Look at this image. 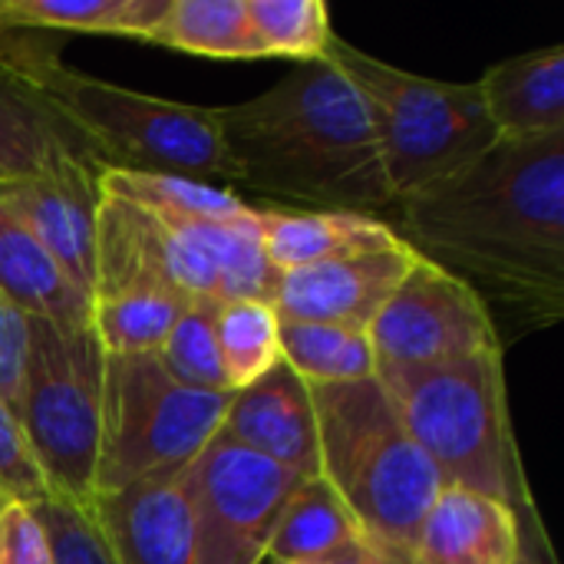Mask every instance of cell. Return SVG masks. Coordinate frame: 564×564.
Here are the masks:
<instances>
[{
	"instance_id": "1",
	"label": "cell",
	"mask_w": 564,
	"mask_h": 564,
	"mask_svg": "<svg viewBox=\"0 0 564 564\" xmlns=\"http://www.w3.org/2000/svg\"><path fill=\"white\" fill-rule=\"evenodd\" d=\"M403 241L466 281L489 317L542 330L564 314V132L499 139L400 202Z\"/></svg>"
},
{
	"instance_id": "2",
	"label": "cell",
	"mask_w": 564,
	"mask_h": 564,
	"mask_svg": "<svg viewBox=\"0 0 564 564\" xmlns=\"http://www.w3.org/2000/svg\"><path fill=\"white\" fill-rule=\"evenodd\" d=\"M215 112L235 185L307 212L373 218L397 205L367 99L327 56L297 63L261 96Z\"/></svg>"
},
{
	"instance_id": "3",
	"label": "cell",
	"mask_w": 564,
	"mask_h": 564,
	"mask_svg": "<svg viewBox=\"0 0 564 564\" xmlns=\"http://www.w3.org/2000/svg\"><path fill=\"white\" fill-rule=\"evenodd\" d=\"M311 397L321 479L370 545L413 555L416 532L443 489L436 466L413 443L377 377L311 387Z\"/></svg>"
},
{
	"instance_id": "4",
	"label": "cell",
	"mask_w": 564,
	"mask_h": 564,
	"mask_svg": "<svg viewBox=\"0 0 564 564\" xmlns=\"http://www.w3.org/2000/svg\"><path fill=\"white\" fill-rule=\"evenodd\" d=\"M373 377L443 486L469 489L512 509L532 502L509 413L502 350L433 367L377 370Z\"/></svg>"
},
{
	"instance_id": "5",
	"label": "cell",
	"mask_w": 564,
	"mask_h": 564,
	"mask_svg": "<svg viewBox=\"0 0 564 564\" xmlns=\"http://www.w3.org/2000/svg\"><path fill=\"white\" fill-rule=\"evenodd\" d=\"M278 274L264 258L258 208L235 225L172 221L122 198L99 195L93 294L152 288L185 304L274 297Z\"/></svg>"
},
{
	"instance_id": "6",
	"label": "cell",
	"mask_w": 564,
	"mask_h": 564,
	"mask_svg": "<svg viewBox=\"0 0 564 564\" xmlns=\"http://www.w3.org/2000/svg\"><path fill=\"white\" fill-rule=\"evenodd\" d=\"M324 56L367 99L393 202L453 175L499 142L479 83H443L397 69L337 33Z\"/></svg>"
},
{
	"instance_id": "7",
	"label": "cell",
	"mask_w": 564,
	"mask_h": 564,
	"mask_svg": "<svg viewBox=\"0 0 564 564\" xmlns=\"http://www.w3.org/2000/svg\"><path fill=\"white\" fill-rule=\"evenodd\" d=\"M228 403L231 393L178 383L159 354H106L93 496L182 476L218 436Z\"/></svg>"
},
{
	"instance_id": "8",
	"label": "cell",
	"mask_w": 564,
	"mask_h": 564,
	"mask_svg": "<svg viewBox=\"0 0 564 564\" xmlns=\"http://www.w3.org/2000/svg\"><path fill=\"white\" fill-rule=\"evenodd\" d=\"M102 367L106 350L89 324L59 327L30 317L17 416L53 499H93Z\"/></svg>"
},
{
	"instance_id": "9",
	"label": "cell",
	"mask_w": 564,
	"mask_h": 564,
	"mask_svg": "<svg viewBox=\"0 0 564 564\" xmlns=\"http://www.w3.org/2000/svg\"><path fill=\"white\" fill-rule=\"evenodd\" d=\"M178 482L192 512L195 564H261L281 512L304 479L215 436Z\"/></svg>"
},
{
	"instance_id": "10",
	"label": "cell",
	"mask_w": 564,
	"mask_h": 564,
	"mask_svg": "<svg viewBox=\"0 0 564 564\" xmlns=\"http://www.w3.org/2000/svg\"><path fill=\"white\" fill-rule=\"evenodd\" d=\"M367 340L373 350V373L506 350L479 294L426 258H416L410 274L387 297L367 327Z\"/></svg>"
},
{
	"instance_id": "11",
	"label": "cell",
	"mask_w": 564,
	"mask_h": 564,
	"mask_svg": "<svg viewBox=\"0 0 564 564\" xmlns=\"http://www.w3.org/2000/svg\"><path fill=\"white\" fill-rule=\"evenodd\" d=\"M99 172L93 159H63L33 178L0 185V205L50 251L86 301L96 274Z\"/></svg>"
},
{
	"instance_id": "12",
	"label": "cell",
	"mask_w": 564,
	"mask_h": 564,
	"mask_svg": "<svg viewBox=\"0 0 564 564\" xmlns=\"http://www.w3.org/2000/svg\"><path fill=\"white\" fill-rule=\"evenodd\" d=\"M416 251L406 241L390 248L347 254L337 261H321L278 274L271 307L281 321L337 324L350 330H367L380 314L387 297L416 264Z\"/></svg>"
},
{
	"instance_id": "13",
	"label": "cell",
	"mask_w": 564,
	"mask_h": 564,
	"mask_svg": "<svg viewBox=\"0 0 564 564\" xmlns=\"http://www.w3.org/2000/svg\"><path fill=\"white\" fill-rule=\"evenodd\" d=\"M218 436L291 469L301 479L321 476L314 397L284 360L261 380L231 393Z\"/></svg>"
},
{
	"instance_id": "14",
	"label": "cell",
	"mask_w": 564,
	"mask_h": 564,
	"mask_svg": "<svg viewBox=\"0 0 564 564\" xmlns=\"http://www.w3.org/2000/svg\"><path fill=\"white\" fill-rule=\"evenodd\" d=\"M89 509L116 564H195L192 512L178 476L93 496Z\"/></svg>"
},
{
	"instance_id": "15",
	"label": "cell",
	"mask_w": 564,
	"mask_h": 564,
	"mask_svg": "<svg viewBox=\"0 0 564 564\" xmlns=\"http://www.w3.org/2000/svg\"><path fill=\"white\" fill-rule=\"evenodd\" d=\"M519 552V509L469 489L443 486L416 532L413 564H516Z\"/></svg>"
},
{
	"instance_id": "16",
	"label": "cell",
	"mask_w": 564,
	"mask_h": 564,
	"mask_svg": "<svg viewBox=\"0 0 564 564\" xmlns=\"http://www.w3.org/2000/svg\"><path fill=\"white\" fill-rule=\"evenodd\" d=\"M261 248L274 274L364 254L403 241L387 221L354 212H294V208H258Z\"/></svg>"
},
{
	"instance_id": "17",
	"label": "cell",
	"mask_w": 564,
	"mask_h": 564,
	"mask_svg": "<svg viewBox=\"0 0 564 564\" xmlns=\"http://www.w3.org/2000/svg\"><path fill=\"white\" fill-rule=\"evenodd\" d=\"M476 83L499 139L564 132V46L502 59Z\"/></svg>"
},
{
	"instance_id": "18",
	"label": "cell",
	"mask_w": 564,
	"mask_h": 564,
	"mask_svg": "<svg viewBox=\"0 0 564 564\" xmlns=\"http://www.w3.org/2000/svg\"><path fill=\"white\" fill-rule=\"evenodd\" d=\"M63 159L93 155L23 79L0 69V185L33 178Z\"/></svg>"
},
{
	"instance_id": "19",
	"label": "cell",
	"mask_w": 564,
	"mask_h": 564,
	"mask_svg": "<svg viewBox=\"0 0 564 564\" xmlns=\"http://www.w3.org/2000/svg\"><path fill=\"white\" fill-rule=\"evenodd\" d=\"M0 291L26 314L59 327L89 324L86 294L63 274L50 251L0 205Z\"/></svg>"
},
{
	"instance_id": "20",
	"label": "cell",
	"mask_w": 564,
	"mask_h": 564,
	"mask_svg": "<svg viewBox=\"0 0 564 564\" xmlns=\"http://www.w3.org/2000/svg\"><path fill=\"white\" fill-rule=\"evenodd\" d=\"M99 192L122 198L149 215L172 221H208V225H235L254 215L231 188L185 178V175H159V172H99Z\"/></svg>"
},
{
	"instance_id": "21",
	"label": "cell",
	"mask_w": 564,
	"mask_h": 564,
	"mask_svg": "<svg viewBox=\"0 0 564 564\" xmlns=\"http://www.w3.org/2000/svg\"><path fill=\"white\" fill-rule=\"evenodd\" d=\"M364 539L357 519L340 502V496L317 476L304 479L301 489L291 496L288 509L281 512L268 562H327L350 542Z\"/></svg>"
},
{
	"instance_id": "22",
	"label": "cell",
	"mask_w": 564,
	"mask_h": 564,
	"mask_svg": "<svg viewBox=\"0 0 564 564\" xmlns=\"http://www.w3.org/2000/svg\"><path fill=\"white\" fill-rule=\"evenodd\" d=\"M145 43L212 59H264L245 0H169Z\"/></svg>"
},
{
	"instance_id": "23",
	"label": "cell",
	"mask_w": 564,
	"mask_h": 564,
	"mask_svg": "<svg viewBox=\"0 0 564 564\" xmlns=\"http://www.w3.org/2000/svg\"><path fill=\"white\" fill-rule=\"evenodd\" d=\"M165 10L169 0H0V23L149 40Z\"/></svg>"
},
{
	"instance_id": "24",
	"label": "cell",
	"mask_w": 564,
	"mask_h": 564,
	"mask_svg": "<svg viewBox=\"0 0 564 564\" xmlns=\"http://www.w3.org/2000/svg\"><path fill=\"white\" fill-rule=\"evenodd\" d=\"M185 307L192 304L152 288L106 291L89 297V327L109 357L159 354Z\"/></svg>"
},
{
	"instance_id": "25",
	"label": "cell",
	"mask_w": 564,
	"mask_h": 564,
	"mask_svg": "<svg viewBox=\"0 0 564 564\" xmlns=\"http://www.w3.org/2000/svg\"><path fill=\"white\" fill-rule=\"evenodd\" d=\"M278 340H281V360L307 387L357 383L373 377V350L367 330L311 324V321H281Z\"/></svg>"
},
{
	"instance_id": "26",
	"label": "cell",
	"mask_w": 564,
	"mask_h": 564,
	"mask_svg": "<svg viewBox=\"0 0 564 564\" xmlns=\"http://www.w3.org/2000/svg\"><path fill=\"white\" fill-rule=\"evenodd\" d=\"M281 317L268 301H228L215 307V344L231 393L281 364Z\"/></svg>"
},
{
	"instance_id": "27",
	"label": "cell",
	"mask_w": 564,
	"mask_h": 564,
	"mask_svg": "<svg viewBox=\"0 0 564 564\" xmlns=\"http://www.w3.org/2000/svg\"><path fill=\"white\" fill-rule=\"evenodd\" d=\"M261 56L297 63L321 59L334 30L330 10L321 0H245Z\"/></svg>"
},
{
	"instance_id": "28",
	"label": "cell",
	"mask_w": 564,
	"mask_h": 564,
	"mask_svg": "<svg viewBox=\"0 0 564 564\" xmlns=\"http://www.w3.org/2000/svg\"><path fill=\"white\" fill-rule=\"evenodd\" d=\"M215 307L218 304L185 307L175 327L169 330L165 344L159 347V360L185 387L208 390V393H231L215 344Z\"/></svg>"
},
{
	"instance_id": "29",
	"label": "cell",
	"mask_w": 564,
	"mask_h": 564,
	"mask_svg": "<svg viewBox=\"0 0 564 564\" xmlns=\"http://www.w3.org/2000/svg\"><path fill=\"white\" fill-rule=\"evenodd\" d=\"M53 564H116L89 502H69V499H50L33 506Z\"/></svg>"
},
{
	"instance_id": "30",
	"label": "cell",
	"mask_w": 564,
	"mask_h": 564,
	"mask_svg": "<svg viewBox=\"0 0 564 564\" xmlns=\"http://www.w3.org/2000/svg\"><path fill=\"white\" fill-rule=\"evenodd\" d=\"M0 496L7 502H20V506H40V502L53 499V492L33 459V449L26 443L20 416L3 400H0Z\"/></svg>"
},
{
	"instance_id": "31",
	"label": "cell",
	"mask_w": 564,
	"mask_h": 564,
	"mask_svg": "<svg viewBox=\"0 0 564 564\" xmlns=\"http://www.w3.org/2000/svg\"><path fill=\"white\" fill-rule=\"evenodd\" d=\"M0 564H53L33 506L7 502L0 509Z\"/></svg>"
},
{
	"instance_id": "32",
	"label": "cell",
	"mask_w": 564,
	"mask_h": 564,
	"mask_svg": "<svg viewBox=\"0 0 564 564\" xmlns=\"http://www.w3.org/2000/svg\"><path fill=\"white\" fill-rule=\"evenodd\" d=\"M26 334L30 317L0 291V400L17 413L20 406V383L26 364Z\"/></svg>"
},
{
	"instance_id": "33",
	"label": "cell",
	"mask_w": 564,
	"mask_h": 564,
	"mask_svg": "<svg viewBox=\"0 0 564 564\" xmlns=\"http://www.w3.org/2000/svg\"><path fill=\"white\" fill-rule=\"evenodd\" d=\"M519 519H522V552H519L516 564H555L545 529H542V519H539L532 502L519 509Z\"/></svg>"
},
{
	"instance_id": "34",
	"label": "cell",
	"mask_w": 564,
	"mask_h": 564,
	"mask_svg": "<svg viewBox=\"0 0 564 564\" xmlns=\"http://www.w3.org/2000/svg\"><path fill=\"white\" fill-rule=\"evenodd\" d=\"M403 552H383L377 545H370L367 539H357L350 542L347 549H340L337 555H330L327 562L321 564H397Z\"/></svg>"
},
{
	"instance_id": "35",
	"label": "cell",
	"mask_w": 564,
	"mask_h": 564,
	"mask_svg": "<svg viewBox=\"0 0 564 564\" xmlns=\"http://www.w3.org/2000/svg\"><path fill=\"white\" fill-rule=\"evenodd\" d=\"M397 564H413V555H400V558H397Z\"/></svg>"
},
{
	"instance_id": "36",
	"label": "cell",
	"mask_w": 564,
	"mask_h": 564,
	"mask_svg": "<svg viewBox=\"0 0 564 564\" xmlns=\"http://www.w3.org/2000/svg\"><path fill=\"white\" fill-rule=\"evenodd\" d=\"M271 564H321V562H271Z\"/></svg>"
},
{
	"instance_id": "37",
	"label": "cell",
	"mask_w": 564,
	"mask_h": 564,
	"mask_svg": "<svg viewBox=\"0 0 564 564\" xmlns=\"http://www.w3.org/2000/svg\"><path fill=\"white\" fill-rule=\"evenodd\" d=\"M3 506H7V499H3V496H0V509H3Z\"/></svg>"
}]
</instances>
